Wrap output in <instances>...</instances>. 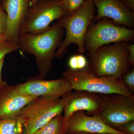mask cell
Masks as SVG:
<instances>
[{"mask_svg":"<svg viewBox=\"0 0 134 134\" xmlns=\"http://www.w3.org/2000/svg\"><path fill=\"white\" fill-rule=\"evenodd\" d=\"M39 0H31V5H32V4H34V3H36Z\"/></svg>","mask_w":134,"mask_h":134,"instance_id":"83f0119b","label":"cell"},{"mask_svg":"<svg viewBox=\"0 0 134 134\" xmlns=\"http://www.w3.org/2000/svg\"><path fill=\"white\" fill-rule=\"evenodd\" d=\"M93 2L97 8V14L92 23L104 18H108L118 24L129 27L134 26L133 12L127 7L122 0H94Z\"/></svg>","mask_w":134,"mask_h":134,"instance_id":"4fadbf2b","label":"cell"},{"mask_svg":"<svg viewBox=\"0 0 134 134\" xmlns=\"http://www.w3.org/2000/svg\"><path fill=\"white\" fill-rule=\"evenodd\" d=\"M118 134L110 133H104V134Z\"/></svg>","mask_w":134,"mask_h":134,"instance_id":"4dcf8cb0","label":"cell"},{"mask_svg":"<svg viewBox=\"0 0 134 134\" xmlns=\"http://www.w3.org/2000/svg\"><path fill=\"white\" fill-rule=\"evenodd\" d=\"M123 41L100 47L89 54V71L97 76L114 77L120 79L130 69L127 46Z\"/></svg>","mask_w":134,"mask_h":134,"instance_id":"3957f363","label":"cell"},{"mask_svg":"<svg viewBox=\"0 0 134 134\" xmlns=\"http://www.w3.org/2000/svg\"><path fill=\"white\" fill-rule=\"evenodd\" d=\"M64 102V129L69 118L74 113L86 111L87 114L93 115L100 112L104 95L86 91L75 90L70 92L62 98Z\"/></svg>","mask_w":134,"mask_h":134,"instance_id":"9c48e42d","label":"cell"},{"mask_svg":"<svg viewBox=\"0 0 134 134\" xmlns=\"http://www.w3.org/2000/svg\"><path fill=\"white\" fill-rule=\"evenodd\" d=\"M19 49L18 44L8 40H0V60L8 54Z\"/></svg>","mask_w":134,"mask_h":134,"instance_id":"d6986e66","label":"cell"},{"mask_svg":"<svg viewBox=\"0 0 134 134\" xmlns=\"http://www.w3.org/2000/svg\"><path fill=\"white\" fill-rule=\"evenodd\" d=\"M88 61L82 54H79L70 56L68 61L69 69L74 70H82L88 66Z\"/></svg>","mask_w":134,"mask_h":134,"instance_id":"e0dca14e","label":"cell"},{"mask_svg":"<svg viewBox=\"0 0 134 134\" xmlns=\"http://www.w3.org/2000/svg\"><path fill=\"white\" fill-rule=\"evenodd\" d=\"M79 132L95 134H126L107 125L98 114L89 116L83 111L74 113L69 118L65 127L66 134H75Z\"/></svg>","mask_w":134,"mask_h":134,"instance_id":"7c38bea8","label":"cell"},{"mask_svg":"<svg viewBox=\"0 0 134 134\" xmlns=\"http://www.w3.org/2000/svg\"><path fill=\"white\" fill-rule=\"evenodd\" d=\"M0 1H2V0H0Z\"/></svg>","mask_w":134,"mask_h":134,"instance_id":"1f68e13d","label":"cell"},{"mask_svg":"<svg viewBox=\"0 0 134 134\" xmlns=\"http://www.w3.org/2000/svg\"><path fill=\"white\" fill-rule=\"evenodd\" d=\"M7 84H8L7 83L6 81H3L2 82L0 83V92L2 90L3 88V87L6 86Z\"/></svg>","mask_w":134,"mask_h":134,"instance_id":"484cf974","label":"cell"},{"mask_svg":"<svg viewBox=\"0 0 134 134\" xmlns=\"http://www.w3.org/2000/svg\"><path fill=\"white\" fill-rule=\"evenodd\" d=\"M33 134H65L63 114L54 117Z\"/></svg>","mask_w":134,"mask_h":134,"instance_id":"2e32d148","label":"cell"},{"mask_svg":"<svg viewBox=\"0 0 134 134\" xmlns=\"http://www.w3.org/2000/svg\"><path fill=\"white\" fill-rule=\"evenodd\" d=\"M0 134H24V127L19 117L0 120Z\"/></svg>","mask_w":134,"mask_h":134,"instance_id":"9a60e30c","label":"cell"},{"mask_svg":"<svg viewBox=\"0 0 134 134\" xmlns=\"http://www.w3.org/2000/svg\"><path fill=\"white\" fill-rule=\"evenodd\" d=\"M66 16L62 0H39L29 8L19 36L42 33L50 27L52 22Z\"/></svg>","mask_w":134,"mask_h":134,"instance_id":"8992f818","label":"cell"},{"mask_svg":"<svg viewBox=\"0 0 134 134\" xmlns=\"http://www.w3.org/2000/svg\"><path fill=\"white\" fill-rule=\"evenodd\" d=\"M37 97L20 93L16 86L8 84L0 92V120L18 117L23 108Z\"/></svg>","mask_w":134,"mask_h":134,"instance_id":"5bb4252c","label":"cell"},{"mask_svg":"<svg viewBox=\"0 0 134 134\" xmlns=\"http://www.w3.org/2000/svg\"><path fill=\"white\" fill-rule=\"evenodd\" d=\"M5 40V39L4 38H3L2 36L1 35V34H0V40Z\"/></svg>","mask_w":134,"mask_h":134,"instance_id":"f1b7e54d","label":"cell"},{"mask_svg":"<svg viewBox=\"0 0 134 134\" xmlns=\"http://www.w3.org/2000/svg\"><path fill=\"white\" fill-rule=\"evenodd\" d=\"M94 0H85V1H93Z\"/></svg>","mask_w":134,"mask_h":134,"instance_id":"f546056e","label":"cell"},{"mask_svg":"<svg viewBox=\"0 0 134 134\" xmlns=\"http://www.w3.org/2000/svg\"><path fill=\"white\" fill-rule=\"evenodd\" d=\"M95 6L93 1H85L81 7L74 13L58 20V26L66 31L65 38L55 53V57L60 59L66 53L70 45L78 47L79 54L85 52L84 41L89 26L95 17Z\"/></svg>","mask_w":134,"mask_h":134,"instance_id":"7a4b0ae2","label":"cell"},{"mask_svg":"<svg viewBox=\"0 0 134 134\" xmlns=\"http://www.w3.org/2000/svg\"><path fill=\"white\" fill-rule=\"evenodd\" d=\"M75 134H95L90 133H85V132H79V133H76Z\"/></svg>","mask_w":134,"mask_h":134,"instance_id":"4316f807","label":"cell"},{"mask_svg":"<svg viewBox=\"0 0 134 134\" xmlns=\"http://www.w3.org/2000/svg\"><path fill=\"white\" fill-rule=\"evenodd\" d=\"M4 59H5V58H3L0 60V83L4 81L3 80L2 76V70L4 65Z\"/></svg>","mask_w":134,"mask_h":134,"instance_id":"d4e9b609","label":"cell"},{"mask_svg":"<svg viewBox=\"0 0 134 134\" xmlns=\"http://www.w3.org/2000/svg\"><path fill=\"white\" fill-rule=\"evenodd\" d=\"M128 53L129 62L130 67L134 66V44H128L127 46Z\"/></svg>","mask_w":134,"mask_h":134,"instance_id":"603a6c76","label":"cell"},{"mask_svg":"<svg viewBox=\"0 0 134 134\" xmlns=\"http://www.w3.org/2000/svg\"><path fill=\"white\" fill-rule=\"evenodd\" d=\"M117 130L126 134H134V121L126 122L117 128Z\"/></svg>","mask_w":134,"mask_h":134,"instance_id":"7402d4cb","label":"cell"},{"mask_svg":"<svg viewBox=\"0 0 134 134\" xmlns=\"http://www.w3.org/2000/svg\"><path fill=\"white\" fill-rule=\"evenodd\" d=\"M63 107L62 98L38 97L25 106L18 115L23 123L24 134H33L54 117L62 113Z\"/></svg>","mask_w":134,"mask_h":134,"instance_id":"5b68a950","label":"cell"},{"mask_svg":"<svg viewBox=\"0 0 134 134\" xmlns=\"http://www.w3.org/2000/svg\"><path fill=\"white\" fill-rule=\"evenodd\" d=\"M85 1V0H62V3L67 16L78 10Z\"/></svg>","mask_w":134,"mask_h":134,"instance_id":"ac0fdd59","label":"cell"},{"mask_svg":"<svg viewBox=\"0 0 134 134\" xmlns=\"http://www.w3.org/2000/svg\"><path fill=\"white\" fill-rule=\"evenodd\" d=\"M122 2L130 10H134V0H122Z\"/></svg>","mask_w":134,"mask_h":134,"instance_id":"cb8c5ba5","label":"cell"},{"mask_svg":"<svg viewBox=\"0 0 134 134\" xmlns=\"http://www.w3.org/2000/svg\"><path fill=\"white\" fill-rule=\"evenodd\" d=\"M1 4L7 16V27L2 36L18 44L20 29L26 19L31 0H2Z\"/></svg>","mask_w":134,"mask_h":134,"instance_id":"8fae6325","label":"cell"},{"mask_svg":"<svg viewBox=\"0 0 134 134\" xmlns=\"http://www.w3.org/2000/svg\"><path fill=\"white\" fill-rule=\"evenodd\" d=\"M64 29L55 23L45 31L38 34H25L19 36V49L34 55L39 72L44 79L53 66V60L56 49L63 41Z\"/></svg>","mask_w":134,"mask_h":134,"instance_id":"6da1fadb","label":"cell"},{"mask_svg":"<svg viewBox=\"0 0 134 134\" xmlns=\"http://www.w3.org/2000/svg\"><path fill=\"white\" fill-rule=\"evenodd\" d=\"M43 79L39 76L31 77L16 86L20 93L37 97L62 98L73 90L69 81L65 77L54 80Z\"/></svg>","mask_w":134,"mask_h":134,"instance_id":"30bf717a","label":"cell"},{"mask_svg":"<svg viewBox=\"0 0 134 134\" xmlns=\"http://www.w3.org/2000/svg\"><path fill=\"white\" fill-rule=\"evenodd\" d=\"M97 21L89 26L85 38V48L90 53L110 43L129 42L133 38L132 29L118 26L106 20L99 19Z\"/></svg>","mask_w":134,"mask_h":134,"instance_id":"52a82bcc","label":"cell"},{"mask_svg":"<svg viewBox=\"0 0 134 134\" xmlns=\"http://www.w3.org/2000/svg\"><path fill=\"white\" fill-rule=\"evenodd\" d=\"M7 23V13L4 11L0 1V34L2 35L5 31Z\"/></svg>","mask_w":134,"mask_h":134,"instance_id":"44dd1931","label":"cell"},{"mask_svg":"<svg viewBox=\"0 0 134 134\" xmlns=\"http://www.w3.org/2000/svg\"><path fill=\"white\" fill-rule=\"evenodd\" d=\"M120 80L124 86L130 93L134 95V69H130L124 73L120 77Z\"/></svg>","mask_w":134,"mask_h":134,"instance_id":"ffe728a7","label":"cell"},{"mask_svg":"<svg viewBox=\"0 0 134 134\" xmlns=\"http://www.w3.org/2000/svg\"><path fill=\"white\" fill-rule=\"evenodd\" d=\"M103 121L113 128L134 121V97L120 94L104 95V102L98 114Z\"/></svg>","mask_w":134,"mask_h":134,"instance_id":"ba28073f","label":"cell"},{"mask_svg":"<svg viewBox=\"0 0 134 134\" xmlns=\"http://www.w3.org/2000/svg\"><path fill=\"white\" fill-rule=\"evenodd\" d=\"M62 75L69 81L74 90L86 91L103 95L115 93L134 97V95L124 86L119 78L97 76L87 68L82 70L68 69L63 72Z\"/></svg>","mask_w":134,"mask_h":134,"instance_id":"277c9868","label":"cell"}]
</instances>
